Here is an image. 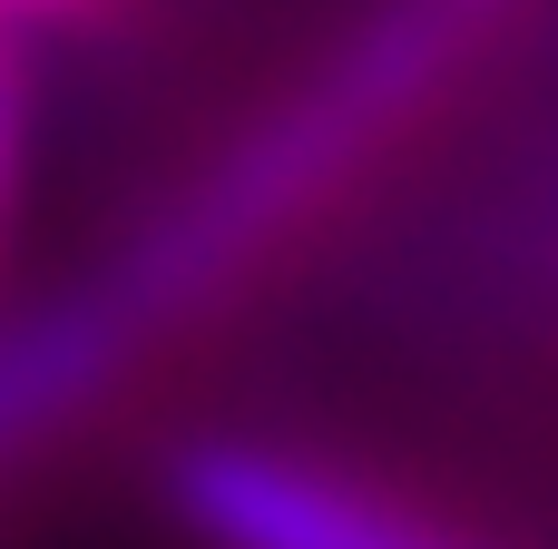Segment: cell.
I'll return each mask as SVG.
<instances>
[{
	"label": "cell",
	"instance_id": "1",
	"mask_svg": "<svg viewBox=\"0 0 558 549\" xmlns=\"http://www.w3.org/2000/svg\"><path fill=\"white\" fill-rule=\"evenodd\" d=\"M530 0H363L304 79H284L206 167H186L108 255L39 305H0V481L39 472L88 413H108L177 334L284 265L333 206L451 118Z\"/></svg>",
	"mask_w": 558,
	"mask_h": 549
},
{
	"label": "cell",
	"instance_id": "2",
	"mask_svg": "<svg viewBox=\"0 0 558 549\" xmlns=\"http://www.w3.org/2000/svg\"><path fill=\"white\" fill-rule=\"evenodd\" d=\"M157 501L186 549H500L441 491H412L383 462L255 422H206L167 442Z\"/></svg>",
	"mask_w": 558,
	"mask_h": 549
},
{
	"label": "cell",
	"instance_id": "3",
	"mask_svg": "<svg viewBox=\"0 0 558 549\" xmlns=\"http://www.w3.org/2000/svg\"><path fill=\"white\" fill-rule=\"evenodd\" d=\"M39 118H49V59L0 39V255H10L29 177H39Z\"/></svg>",
	"mask_w": 558,
	"mask_h": 549
},
{
	"label": "cell",
	"instance_id": "4",
	"mask_svg": "<svg viewBox=\"0 0 558 549\" xmlns=\"http://www.w3.org/2000/svg\"><path fill=\"white\" fill-rule=\"evenodd\" d=\"M157 0H0V39L59 59V49H108L128 29H147Z\"/></svg>",
	"mask_w": 558,
	"mask_h": 549
}]
</instances>
